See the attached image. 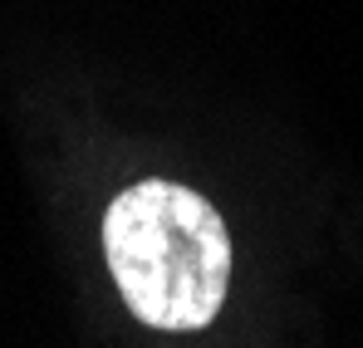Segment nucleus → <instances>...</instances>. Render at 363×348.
I'll return each mask as SVG.
<instances>
[{
  "label": "nucleus",
  "instance_id": "1",
  "mask_svg": "<svg viewBox=\"0 0 363 348\" xmlns=\"http://www.w3.org/2000/svg\"><path fill=\"white\" fill-rule=\"evenodd\" d=\"M104 260L133 319L162 334L206 329L231 285L221 211L177 181H133L104 211Z\"/></svg>",
  "mask_w": 363,
  "mask_h": 348
}]
</instances>
